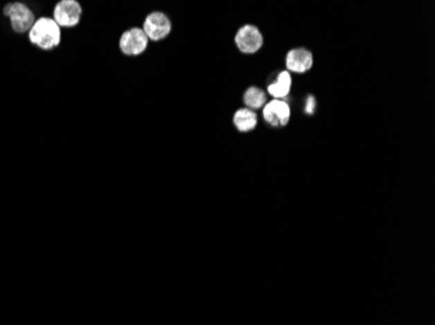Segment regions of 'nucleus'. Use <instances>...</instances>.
Instances as JSON below:
<instances>
[{"instance_id": "f257e3e1", "label": "nucleus", "mask_w": 435, "mask_h": 325, "mask_svg": "<svg viewBox=\"0 0 435 325\" xmlns=\"http://www.w3.org/2000/svg\"><path fill=\"white\" fill-rule=\"evenodd\" d=\"M29 42L44 53L54 51L62 44V28L50 16H41L28 32Z\"/></svg>"}, {"instance_id": "f03ea898", "label": "nucleus", "mask_w": 435, "mask_h": 325, "mask_svg": "<svg viewBox=\"0 0 435 325\" xmlns=\"http://www.w3.org/2000/svg\"><path fill=\"white\" fill-rule=\"evenodd\" d=\"M3 16L10 20L12 30L16 34L30 32L35 22V15L32 8L21 1L8 3L3 8Z\"/></svg>"}, {"instance_id": "7ed1b4c3", "label": "nucleus", "mask_w": 435, "mask_h": 325, "mask_svg": "<svg viewBox=\"0 0 435 325\" xmlns=\"http://www.w3.org/2000/svg\"><path fill=\"white\" fill-rule=\"evenodd\" d=\"M142 30L152 44L164 41L172 32V22L163 12L154 11L149 13L142 22Z\"/></svg>"}, {"instance_id": "20e7f679", "label": "nucleus", "mask_w": 435, "mask_h": 325, "mask_svg": "<svg viewBox=\"0 0 435 325\" xmlns=\"http://www.w3.org/2000/svg\"><path fill=\"white\" fill-rule=\"evenodd\" d=\"M82 13L77 0H59L53 10V19L62 29H73L81 22Z\"/></svg>"}, {"instance_id": "39448f33", "label": "nucleus", "mask_w": 435, "mask_h": 325, "mask_svg": "<svg viewBox=\"0 0 435 325\" xmlns=\"http://www.w3.org/2000/svg\"><path fill=\"white\" fill-rule=\"evenodd\" d=\"M149 39L142 28H131L119 39V51L127 57H139L146 53Z\"/></svg>"}, {"instance_id": "423d86ee", "label": "nucleus", "mask_w": 435, "mask_h": 325, "mask_svg": "<svg viewBox=\"0 0 435 325\" xmlns=\"http://www.w3.org/2000/svg\"><path fill=\"white\" fill-rule=\"evenodd\" d=\"M235 44L242 54H256L263 44V38L257 26L244 25L235 35Z\"/></svg>"}, {"instance_id": "0eeeda50", "label": "nucleus", "mask_w": 435, "mask_h": 325, "mask_svg": "<svg viewBox=\"0 0 435 325\" xmlns=\"http://www.w3.org/2000/svg\"><path fill=\"white\" fill-rule=\"evenodd\" d=\"M263 118L274 127H284L291 119V109L283 99H274L263 107Z\"/></svg>"}, {"instance_id": "6e6552de", "label": "nucleus", "mask_w": 435, "mask_h": 325, "mask_svg": "<svg viewBox=\"0 0 435 325\" xmlns=\"http://www.w3.org/2000/svg\"><path fill=\"white\" fill-rule=\"evenodd\" d=\"M288 71L294 73H304L313 66V55L305 48H296L290 51L285 59Z\"/></svg>"}, {"instance_id": "1a4fd4ad", "label": "nucleus", "mask_w": 435, "mask_h": 325, "mask_svg": "<svg viewBox=\"0 0 435 325\" xmlns=\"http://www.w3.org/2000/svg\"><path fill=\"white\" fill-rule=\"evenodd\" d=\"M258 118L256 115V112H253L249 109H240L235 112L233 115V125L236 127V129L241 133H247L251 131L257 127Z\"/></svg>"}, {"instance_id": "9d476101", "label": "nucleus", "mask_w": 435, "mask_h": 325, "mask_svg": "<svg viewBox=\"0 0 435 325\" xmlns=\"http://www.w3.org/2000/svg\"><path fill=\"white\" fill-rule=\"evenodd\" d=\"M291 86H292V77L290 75V72L284 71L278 77V81L267 87V90L272 98L283 99L290 94Z\"/></svg>"}, {"instance_id": "9b49d317", "label": "nucleus", "mask_w": 435, "mask_h": 325, "mask_svg": "<svg viewBox=\"0 0 435 325\" xmlns=\"http://www.w3.org/2000/svg\"><path fill=\"white\" fill-rule=\"evenodd\" d=\"M266 94L260 87L251 86L244 93L242 100L245 106L251 109H260L266 103Z\"/></svg>"}]
</instances>
